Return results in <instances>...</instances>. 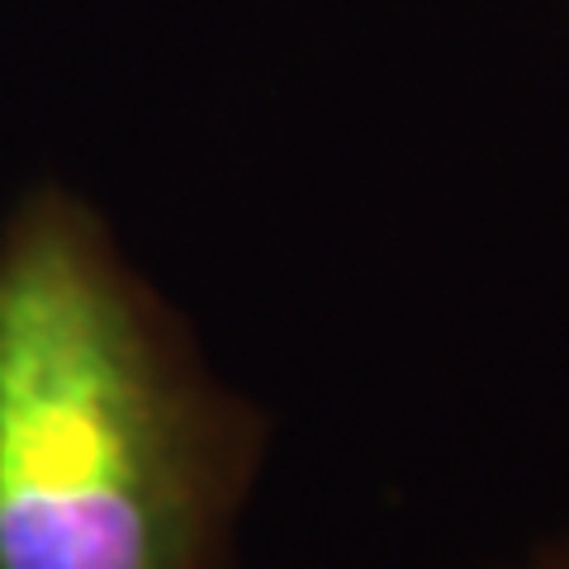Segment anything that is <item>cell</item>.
I'll return each instance as SVG.
<instances>
[{"instance_id": "obj_1", "label": "cell", "mask_w": 569, "mask_h": 569, "mask_svg": "<svg viewBox=\"0 0 569 569\" xmlns=\"http://www.w3.org/2000/svg\"><path fill=\"white\" fill-rule=\"evenodd\" d=\"M266 422L58 186L0 228V569H228Z\"/></svg>"}, {"instance_id": "obj_2", "label": "cell", "mask_w": 569, "mask_h": 569, "mask_svg": "<svg viewBox=\"0 0 569 569\" xmlns=\"http://www.w3.org/2000/svg\"><path fill=\"white\" fill-rule=\"evenodd\" d=\"M527 569H569V537L541 546L537 556H531V565H527Z\"/></svg>"}]
</instances>
